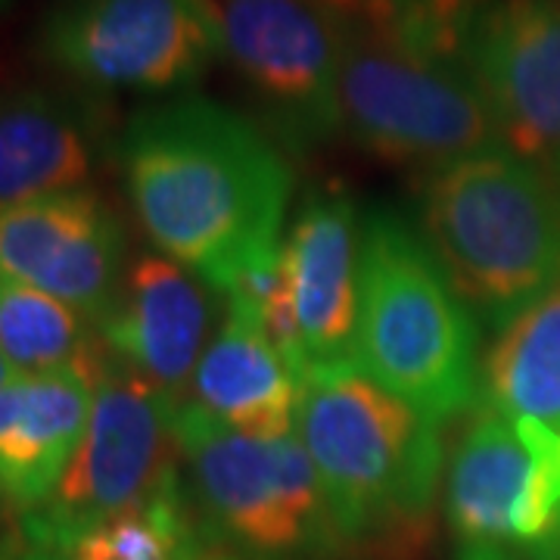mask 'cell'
<instances>
[{
	"label": "cell",
	"mask_w": 560,
	"mask_h": 560,
	"mask_svg": "<svg viewBox=\"0 0 560 560\" xmlns=\"http://www.w3.org/2000/svg\"><path fill=\"white\" fill-rule=\"evenodd\" d=\"M113 160L156 253L219 296L280 253L296 172L256 119L197 94L165 97L121 125Z\"/></svg>",
	"instance_id": "1"
},
{
	"label": "cell",
	"mask_w": 560,
	"mask_h": 560,
	"mask_svg": "<svg viewBox=\"0 0 560 560\" xmlns=\"http://www.w3.org/2000/svg\"><path fill=\"white\" fill-rule=\"evenodd\" d=\"M477 0H334L342 135L371 156L440 168L504 147L460 50Z\"/></svg>",
	"instance_id": "2"
},
{
	"label": "cell",
	"mask_w": 560,
	"mask_h": 560,
	"mask_svg": "<svg viewBox=\"0 0 560 560\" xmlns=\"http://www.w3.org/2000/svg\"><path fill=\"white\" fill-rule=\"evenodd\" d=\"M296 436L349 551L399 545L427 523L445 467L442 427L352 361L302 377Z\"/></svg>",
	"instance_id": "3"
},
{
	"label": "cell",
	"mask_w": 560,
	"mask_h": 560,
	"mask_svg": "<svg viewBox=\"0 0 560 560\" xmlns=\"http://www.w3.org/2000/svg\"><path fill=\"white\" fill-rule=\"evenodd\" d=\"M480 330L418 228L386 206L368 209L352 346L361 374L442 427L480 405Z\"/></svg>",
	"instance_id": "4"
},
{
	"label": "cell",
	"mask_w": 560,
	"mask_h": 560,
	"mask_svg": "<svg viewBox=\"0 0 560 560\" xmlns=\"http://www.w3.org/2000/svg\"><path fill=\"white\" fill-rule=\"evenodd\" d=\"M420 234L480 327L495 330L560 283V178L511 150L430 168Z\"/></svg>",
	"instance_id": "5"
},
{
	"label": "cell",
	"mask_w": 560,
	"mask_h": 560,
	"mask_svg": "<svg viewBox=\"0 0 560 560\" xmlns=\"http://www.w3.org/2000/svg\"><path fill=\"white\" fill-rule=\"evenodd\" d=\"M178 445L190 501L221 551L243 560H340L349 551L296 433L256 440L180 405Z\"/></svg>",
	"instance_id": "6"
},
{
	"label": "cell",
	"mask_w": 560,
	"mask_h": 560,
	"mask_svg": "<svg viewBox=\"0 0 560 560\" xmlns=\"http://www.w3.org/2000/svg\"><path fill=\"white\" fill-rule=\"evenodd\" d=\"M178 399L103 352L84 436L54 495L20 517L22 545L62 555L94 526L178 480Z\"/></svg>",
	"instance_id": "7"
},
{
	"label": "cell",
	"mask_w": 560,
	"mask_h": 560,
	"mask_svg": "<svg viewBox=\"0 0 560 560\" xmlns=\"http://www.w3.org/2000/svg\"><path fill=\"white\" fill-rule=\"evenodd\" d=\"M35 54L79 88L178 97L221 60L215 0H54Z\"/></svg>",
	"instance_id": "8"
},
{
	"label": "cell",
	"mask_w": 560,
	"mask_h": 560,
	"mask_svg": "<svg viewBox=\"0 0 560 560\" xmlns=\"http://www.w3.org/2000/svg\"><path fill=\"white\" fill-rule=\"evenodd\" d=\"M231 62L287 156H312L342 135L334 0H215Z\"/></svg>",
	"instance_id": "9"
},
{
	"label": "cell",
	"mask_w": 560,
	"mask_h": 560,
	"mask_svg": "<svg viewBox=\"0 0 560 560\" xmlns=\"http://www.w3.org/2000/svg\"><path fill=\"white\" fill-rule=\"evenodd\" d=\"M445 514L458 551L560 560V433L480 405L448 460Z\"/></svg>",
	"instance_id": "10"
},
{
	"label": "cell",
	"mask_w": 560,
	"mask_h": 560,
	"mask_svg": "<svg viewBox=\"0 0 560 560\" xmlns=\"http://www.w3.org/2000/svg\"><path fill=\"white\" fill-rule=\"evenodd\" d=\"M460 50L504 150L560 178V0H477Z\"/></svg>",
	"instance_id": "11"
},
{
	"label": "cell",
	"mask_w": 560,
	"mask_h": 560,
	"mask_svg": "<svg viewBox=\"0 0 560 560\" xmlns=\"http://www.w3.org/2000/svg\"><path fill=\"white\" fill-rule=\"evenodd\" d=\"M128 261L125 224L91 187L0 209V271L72 305L94 327Z\"/></svg>",
	"instance_id": "12"
},
{
	"label": "cell",
	"mask_w": 560,
	"mask_h": 560,
	"mask_svg": "<svg viewBox=\"0 0 560 560\" xmlns=\"http://www.w3.org/2000/svg\"><path fill=\"white\" fill-rule=\"evenodd\" d=\"M116 138L106 94L79 84L0 91V209L88 190Z\"/></svg>",
	"instance_id": "13"
},
{
	"label": "cell",
	"mask_w": 560,
	"mask_h": 560,
	"mask_svg": "<svg viewBox=\"0 0 560 560\" xmlns=\"http://www.w3.org/2000/svg\"><path fill=\"white\" fill-rule=\"evenodd\" d=\"M219 300L190 268L162 253H140L128 261L97 334L109 355L184 401L202 352L219 330Z\"/></svg>",
	"instance_id": "14"
},
{
	"label": "cell",
	"mask_w": 560,
	"mask_h": 560,
	"mask_svg": "<svg viewBox=\"0 0 560 560\" xmlns=\"http://www.w3.org/2000/svg\"><path fill=\"white\" fill-rule=\"evenodd\" d=\"M359 256L355 200L340 187L312 190L280 246L305 374L312 368L352 361L359 327Z\"/></svg>",
	"instance_id": "15"
},
{
	"label": "cell",
	"mask_w": 560,
	"mask_h": 560,
	"mask_svg": "<svg viewBox=\"0 0 560 560\" xmlns=\"http://www.w3.org/2000/svg\"><path fill=\"white\" fill-rule=\"evenodd\" d=\"M103 352L75 368L20 374L0 389V508L16 517L60 486L91 418Z\"/></svg>",
	"instance_id": "16"
},
{
	"label": "cell",
	"mask_w": 560,
	"mask_h": 560,
	"mask_svg": "<svg viewBox=\"0 0 560 560\" xmlns=\"http://www.w3.org/2000/svg\"><path fill=\"white\" fill-rule=\"evenodd\" d=\"M180 405L197 408L243 436L278 440L296 433L300 377L259 320L224 305V318Z\"/></svg>",
	"instance_id": "17"
},
{
	"label": "cell",
	"mask_w": 560,
	"mask_h": 560,
	"mask_svg": "<svg viewBox=\"0 0 560 560\" xmlns=\"http://www.w3.org/2000/svg\"><path fill=\"white\" fill-rule=\"evenodd\" d=\"M480 405L560 433V283L495 334L482 359Z\"/></svg>",
	"instance_id": "18"
},
{
	"label": "cell",
	"mask_w": 560,
	"mask_h": 560,
	"mask_svg": "<svg viewBox=\"0 0 560 560\" xmlns=\"http://www.w3.org/2000/svg\"><path fill=\"white\" fill-rule=\"evenodd\" d=\"M212 551V539L190 501L187 480L162 486L156 495L103 521L79 541L66 560H200Z\"/></svg>",
	"instance_id": "19"
},
{
	"label": "cell",
	"mask_w": 560,
	"mask_h": 560,
	"mask_svg": "<svg viewBox=\"0 0 560 560\" xmlns=\"http://www.w3.org/2000/svg\"><path fill=\"white\" fill-rule=\"evenodd\" d=\"M97 337V327L72 305L0 271V352L16 377L94 361L103 352Z\"/></svg>",
	"instance_id": "20"
},
{
	"label": "cell",
	"mask_w": 560,
	"mask_h": 560,
	"mask_svg": "<svg viewBox=\"0 0 560 560\" xmlns=\"http://www.w3.org/2000/svg\"><path fill=\"white\" fill-rule=\"evenodd\" d=\"M0 560H20V536L0 533Z\"/></svg>",
	"instance_id": "21"
},
{
	"label": "cell",
	"mask_w": 560,
	"mask_h": 560,
	"mask_svg": "<svg viewBox=\"0 0 560 560\" xmlns=\"http://www.w3.org/2000/svg\"><path fill=\"white\" fill-rule=\"evenodd\" d=\"M20 560H66L62 555H54V551H40V548H28L20 541ZM206 560V558H200Z\"/></svg>",
	"instance_id": "22"
},
{
	"label": "cell",
	"mask_w": 560,
	"mask_h": 560,
	"mask_svg": "<svg viewBox=\"0 0 560 560\" xmlns=\"http://www.w3.org/2000/svg\"><path fill=\"white\" fill-rule=\"evenodd\" d=\"M16 374H13V368H10V361L3 359V352H0V389L7 386V383L13 381Z\"/></svg>",
	"instance_id": "23"
},
{
	"label": "cell",
	"mask_w": 560,
	"mask_h": 560,
	"mask_svg": "<svg viewBox=\"0 0 560 560\" xmlns=\"http://www.w3.org/2000/svg\"><path fill=\"white\" fill-rule=\"evenodd\" d=\"M458 560H508L499 555H480V551H458Z\"/></svg>",
	"instance_id": "24"
},
{
	"label": "cell",
	"mask_w": 560,
	"mask_h": 560,
	"mask_svg": "<svg viewBox=\"0 0 560 560\" xmlns=\"http://www.w3.org/2000/svg\"><path fill=\"white\" fill-rule=\"evenodd\" d=\"M206 560H243V558L231 555V551H209V555H206Z\"/></svg>",
	"instance_id": "25"
},
{
	"label": "cell",
	"mask_w": 560,
	"mask_h": 560,
	"mask_svg": "<svg viewBox=\"0 0 560 560\" xmlns=\"http://www.w3.org/2000/svg\"><path fill=\"white\" fill-rule=\"evenodd\" d=\"M7 3H10V0H0V10H3V7H7Z\"/></svg>",
	"instance_id": "26"
},
{
	"label": "cell",
	"mask_w": 560,
	"mask_h": 560,
	"mask_svg": "<svg viewBox=\"0 0 560 560\" xmlns=\"http://www.w3.org/2000/svg\"><path fill=\"white\" fill-rule=\"evenodd\" d=\"M393 3H411V0H393Z\"/></svg>",
	"instance_id": "27"
}]
</instances>
